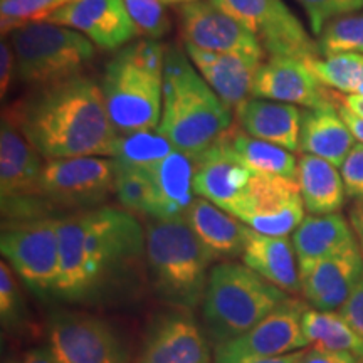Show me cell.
Returning <instances> with one entry per match:
<instances>
[{"label":"cell","mask_w":363,"mask_h":363,"mask_svg":"<svg viewBox=\"0 0 363 363\" xmlns=\"http://www.w3.org/2000/svg\"><path fill=\"white\" fill-rule=\"evenodd\" d=\"M44 160L113 157L120 133L108 116L101 88L88 76L40 86L4 108Z\"/></svg>","instance_id":"6da1fadb"},{"label":"cell","mask_w":363,"mask_h":363,"mask_svg":"<svg viewBox=\"0 0 363 363\" xmlns=\"http://www.w3.org/2000/svg\"><path fill=\"white\" fill-rule=\"evenodd\" d=\"M145 252V230L135 214L110 206L59 217L56 294L88 299Z\"/></svg>","instance_id":"7a4b0ae2"},{"label":"cell","mask_w":363,"mask_h":363,"mask_svg":"<svg viewBox=\"0 0 363 363\" xmlns=\"http://www.w3.org/2000/svg\"><path fill=\"white\" fill-rule=\"evenodd\" d=\"M230 108L195 71L187 52L177 45L165 48L163 106L157 131L175 150L194 160L214 147L233 126Z\"/></svg>","instance_id":"3957f363"},{"label":"cell","mask_w":363,"mask_h":363,"mask_svg":"<svg viewBox=\"0 0 363 363\" xmlns=\"http://www.w3.org/2000/svg\"><path fill=\"white\" fill-rule=\"evenodd\" d=\"M165 45L140 39L106 62L101 78L104 106L118 133L157 130L163 106Z\"/></svg>","instance_id":"277c9868"},{"label":"cell","mask_w":363,"mask_h":363,"mask_svg":"<svg viewBox=\"0 0 363 363\" xmlns=\"http://www.w3.org/2000/svg\"><path fill=\"white\" fill-rule=\"evenodd\" d=\"M145 256L153 288L162 299L187 310L201 305L214 256L185 217L150 222L145 230Z\"/></svg>","instance_id":"5b68a950"},{"label":"cell","mask_w":363,"mask_h":363,"mask_svg":"<svg viewBox=\"0 0 363 363\" xmlns=\"http://www.w3.org/2000/svg\"><path fill=\"white\" fill-rule=\"evenodd\" d=\"M288 293L246 264L222 262L211 269L202 301L203 323L217 343L240 337L276 310Z\"/></svg>","instance_id":"8992f818"},{"label":"cell","mask_w":363,"mask_h":363,"mask_svg":"<svg viewBox=\"0 0 363 363\" xmlns=\"http://www.w3.org/2000/svg\"><path fill=\"white\" fill-rule=\"evenodd\" d=\"M16 56V78L40 88L83 74L96 56L94 44L71 27L34 22L9 34Z\"/></svg>","instance_id":"52a82bcc"},{"label":"cell","mask_w":363,"mask_h":363,"mask_svg":"<svg viewBox=\"0 0 363 363\" xmlns=\"http://www.w3.org/2000/svg\"><path fill=\"white\" fill-rule=\"evenodd\" d=\"M115 158L76 157L45 160L39 195L54 211H89L115 195Z\"/></svg>","instance_id":"ba28073f"},{"label":"cell","mask_w":363,"mask_h":363,"mask_svg":"<svg viewBox=\"0 0 363 363\" xmlns=\"http://www.w3.org/2000/svg\"><path fill=\"white\" fill-rule=\"evenodd\" d=\"M0 252L35 293H56L59 281V217L4 222Z\"/></svg>","instance_id":"9c48e42d"},{"label":"cell","mask_w":363,"mask_h":363,"mask_svg":"<svg viewBox=\"0 0 363 363\" xmlns=\"http://www.w3.org/2000/svg\"><path fill=\"white\" fill-rule=\"evenodd\" d=\"M256 35L269 56L311 59L320 56L318 44L283 0H211Z\"/></svg>","instance_id":"30bf717a"},{"label":"cell","mask_w":363,"mask_h":363,"mask_svg":"<svg viewBox=\"0 0 363 363\" xmlns=\"http://www.w3.org/2000/svg\"><path fill=\"white\" fill-rule=\"evenodd\" d=\"M305 211L298 180L252 175L229 214L261 234L288 238L305 220Z\"/></svg>","instance_id":"8fae6325"},{"label":"cell","mask_w":363,"mask_h":363,"mask_svg":"<svg viewBox=\"0 0 363 363\" xmlns=\"http://www.w3.org/2000/svg\"><path fill=\"white\" fill-rule=\"evenodd\" d=\"M306 308L296 298H286L244 335L217 343L216 363H239L246 358L279 357L305 350L310 347L301 323Z\"/></svg>","instance_id":"7c38bea8"},{"label":"cell","mask_w":363,"mask_h":363,"mask_svg":"<svg viewBox=\"0 0 363 363\" xmlns=\"http://www.w3.org/2000/svg\"><path fill=\"white\" fill-rule=\"evenodd\" d=\"M59 363H128V353L106 321L86 313H59L49 328Z\"/></svg>","instance_id":"4fadbf2b"},{"label":"cell","mask_w":363,"mask_h":363,"mask_svg":"<svg viewBox=\"0 0 363 363\" xmlns=\"http://www.w3.org/2000/svg\"><path fill=\"white\" fill-rule=\"evenodd\" d=\"M179 17L185 44L214 52L246 54L259 59L266 56L256 35L211 0L182 4Z\"/></svg>","instance_id":"5bb4252c"},{"label":"cell","mask_w":363,"mask_h":363,"mask_svg":"<svg viewBox=\"0 0 363 363\" xmlns=\"http://www.w3.org/2000/svg\"><path fill=\"white\" fill-rule=\"evenodd\" d=\"M252 96L311 110L338 103L337 91L321 84L305 59L288 56H271L262 62L254 78Z\"/></svg>","instance_id":"9a60e30c"},{"label":"cell","mask_w":363,"mask_h":363,"mask_svg":"<svg viewBox=\"0 0 363 363\" xmlns=\"http://www.w3.org/2000/svg\"><path fill=\"white\" fill-rule=\"evenodd\" d=\"M43 22L79 30L103 51L125 48L138 35L125 0H71Z\"/></svg>","instance_id":"2e32d148"},{"label":"cell","mask_w":363,"mask_h":363,"mask_svg":"<svg viewBox=\"0 0 363 363\" xmlns=\"http://www.w3.org/2000/svg\"><path fill=\"white\" fill-rule=\"evenodd\" d=\"M362 278L363 254L358 244L326 259L299 267L301 294L311 308L323 311L340 310Z\"/></svg>","instance_id":"e0dca14e"},{"label":"cell","mask_w":363,"mask_h":363,"mask_svg":"<svg viewBox=\"0 0 363 363\" xmlns=\"http://www.w3.org/2000/svg\"><path fill=\"white\" fill-rule=\"evenodd\" d=\"M195 69L229 108H238L252 96V83L262 59L235 52H214L185 44Z\"/></svg>","instance_id":"ac0fdd59"},{"label":"cell","mask_w":363,"mask_h":363,"mask_svg":"<svg viewBox=\"0 0 363 363\" xmlns=\"http://www.w3.org/2000/svg\"><path fill=\"white\" fill-rule=\"evenodd\" d=\"M211 353L199 325L184 313L160 318L135 363H208Z\"/></svg>","instance_id":"d6986e66"},{"label":"cell","mask_w":363,"mask_h":363,"mask_svg":"<svg viewBox=\"0 0 363 363\" xmlns=\"http://www.w3.org/2000/svg\"><path fill=\"white\" fill-rule=\"evenodd\" d=\"M44 158L27 138L2 118L0 126V195L4 199L39 195Z\"/></svg>","instance_id":"ffe728a7"},{"label":"cell","mask_w":363,"mask_h":363,"mask_svg":"<svg viewBox=\"0 0 363 363\" xmlns=\"http://www.w3.org/2000/svg\"><path fill=\"white\" fill-rule=\"evenodd\" d=\"M235 118L240 128L254 138L274 143L289 152L299 150L301 111L294 104L249 98L235 108Z\"/></svg>","instance_id":"44dd1931"},{"label":"cell","mask_w":363,"mask_h":363,"mask_svg":"<svg viewBox=\"0 0 363 363\" xmlns=\"http://www.w3.org/2000/svg\"><path fill=\"white\" fill-rule=\"evenodd\" d=\"M240 257L249 269L257 272L267 283L278 286L284 293H301L298 257L288 238L261 234L249 227L246 246Z\"/></svg>","instance_id":"7402d4cb"},{"label":"cell","mask_w":363,"mask_h":363,"mask_svg":"<svg viewBox=\"0 0 363 363\" xmlns=\"http://www.w3.org/2000/svg\"><path fill=\"white\" fill-rule=\"evenodd\" d=\"M224 155L252 175L286 177L298 180V158L278 145L257 140L240 126H230L216 143Z\"/></svg>","instance_id":"603a6c76"},{"label":"cell","mask_w":363,"mask_h":363,"mask_svg":"<svg viewBox=\"0 0 363 363\" xmlns=\"http://www.w3.org/2000/svg\"><path fill=\"white\" fill-rule=\"evenodd\" d=\"M355 143V136L340 115L338 103L301 111L299 150L303 153L323 158L340 169Z\"/></svg>","instance_id":"cb8c5ba5"},{"label":"cell","mask_w":363,"mask_h":363,"mask_svg":"<svg viewBox=\"0 0 363 363\" xmlns=\"http://www.w3.org/2000/svg\"><path fill=\"white\" fill-rule=\"evenodd\" d=\"M252 174L229 160L214 145L195 158L194 194L229 212L246 190Z\"/></svg>","instance_id":"d4e9b609"},{"label":"cell","mask_w":363,"mask_h":363,"mask_svg":"<svg viewBox=\"0 0 363 363\" xmlns=\"http://www.w3.org/2000/svg\"><path fill=\"white\" fill-rule=\"evenodd\" d=\"M184 217L214 259L242 256L249 227L238 217L202 197L194 199Z\"/></svg>","instance_id":"484cf974"},{"label":"cell","mask_w":363,"mask_h":363,"mask_svg":"<svg viewBox=\"0 0 363 363\" xmlns=\"http://www.w3.org/2000/svg\"><path fill=\"white\" fill-rule=\"evenodd\" d=\"M143 170L155 189V219L184 217L194 202V158L174 150L163 160Z\"/></svg>","instance_id":"4316f807"},{"label":"cell","mask_w":363,"mask_h":363,"mask_svg":"<svg viewBox=\"0 0 363 363\" xmlns=\"http://www.w3.org/2000/svg\"><path fill=\"white\" fill-rule=\"evenodd\" d=\"M293 247L298 266H308L357 246L350 220L342 214L306 216L293 233Z\"/></svg>","instance_id":"83f0119b"},{"label":"cell","mask_w":363,"mask_h":363,"mask_svg":"<svg viewBox=\"0 0 363 363\" xmlns=\"http://www.w3.org/2000/svg\"><path fill=\"white\" fill-rule=\"evenodd\" d=\"M298 185L310 216L337 214L342 211L347 192L342 174L333 163L303 153L298 158Z\"/></svg>","instance_id":"f1b7e54d"},{"label":"cell","mask_w":363,"mask_h":363,"mask_svg":"<svg viewBox=\"0 0 363 363\" xmlns=\"http://www.w3.org/2000/svg\"><path fill=\"white\" fill-rule=\"evenodd\" d=\"M301 323L310 347L348 352L363 363V337L340 311L306 308Z\"/></svg>","instance_id":"f546056e"},{"label":"cell","mask_w":363,"mask_h":363,"mask_svg":"<svg viewBox=\"0 0 363 363\" xmlns=\"http://www.w3.org/2000/svg\"><path fill=\"white\" fill-rule=\"evenodd\" d=\"M305 62L321 84L338 93L357 94L363 84V54L340 52L311 57Z\"/></svg>","instance_id":"4dcf8cb0"},{"label":"cell","mask_w":363,"mask_h":363,"mask_svg":"<svg viewBox=\"0 0 363 363\" xmlns=\"http://www.w3.org/2000/svg\"><path fill=\"white\" fill-rule=\"evenodd\" d=\"M174 150V145L155 130L133 131V133H120L111 158H115L121 165L148 169L170 155Z\"/></svg>","instance_id":"1f68e13d"},{"label":"cell","mask_w":363,"mask_h":363,"mask_svg":"<svg viewBox=\"0 0 363 363\" xmlns=\"http://www.w3.org/2000/svg\"><path fill=\"white\" fill-rule=\"evenodd\" d=\"M116 162V160H115ZM115 195L125 211L131 214L148 216L155 219L157 197L152 180L147 172L136 167L118 163Z\"/></svg>","instance_id":"d6a6232c"},{"label":"cell","mask_w":363,"mask_h":363,"mask_svg":"<svg viewBox=\"0 0 363 363\" xmlns=\"http://www.w3.org/2000/svg\"><path fill=\"white\" fill-rule=\"evenodd\" d=\"M316 44L320 56L340 52L363 54V11L328 22L318 35Z\"/></svg>","instance_id":"836d02e7"},{"label":"cell","mask_w":363,"mask_h":363,"mask_svg":"<svg viewBox=\"0 0 363 363\" xmlns=\"http://www.w3.org/2000/svg\"><path fill=\"white\" fill-rule=\"evenodd\" d=\"M71 0H0L2 34H11L27 24L43 22Z\"/></svg>","instance_id":"e575fe53"},{"label":"cell","mask_w":363,"mask_h":363,"mask_svg":"<svg viewBox=\"0 0 363 363\" xmlns=\"http://www.w3.org/2000/svg\"><path fill=\"white\" fill-rule=\"evenodd\" d=\"M125 6L138 35L158 40L170 30L172 24L163 0H125Z\"/></svg>","instance_id":"d590c367"},{"label":"cell","mask_w":363,"mask_h":363,"mask_svg":"<svg viewBox=\"0 0 363 363\" xmlns=\"http://www.w3.org/2000/svg\"><path fill=\"white\" fill-rule=\"evenodd\" d=\"M306 12L313 35H320L328 22L358 11H363V0H296Z\"/></svg>","instance_id":"8d00e7d4"},{"label":"cell","mask_w":363,"mask_h":363,"mask_svg":"<svg viewBox=\"0 0 363 363\" xmlns=\"http://www.w3.org/2000/svg\"><path fill=\"white\" fill-rule=\"evenodd\" d=\"M13 272L6 259L0 262V318L4 326H12L21 320L22 298Z\"/></svg>","instance_id":"74e56055"},{"label":"cell","mask_w":363,"mask_h":363,"mask_svg":"<svg viewBox=\"0 0 363 363\" xmlns=\"http://www.w3.org/2000/svg\"><path fill=\"white\" fill-rule=\"evenodd\" d=\"M345 192L352 199H363V145L355 143L340 167Z\"/></svg>","instance_id":"f35d334b"},{"label":"cell","mask_w":363,"mask_h":363,"mask_svg":"<svg viewBox=\"0 0 363 363\" xmlns=\"http://www.w3.org/2000/svg\"><path fill=\"white\" fill-rule=\"evenodd\" d=\"M13 78H16V56H13L11 43L4 35L2 44H0V96L2 99L11 89Z\"/></svg>","instance_id":"ab89813d"},{"label":"cell","mask_w":363,"mask_h":363,"mask_svg":"<svg viewBox=\"0 0 363 363\" xmlns=\"http://www.w3.org/2000/svg\"><path fill=\"white\" fill-rule=\"evenodd\" d=\"M340 313L347 318L348 323L363 337V278L357 284V288L353 289L347 303L340 308Z\"/></svg>","instance_id":"60d3db41"},{"label":"cell","mask_w":363,"mask_h":363,"mask_svg":"<svg viewBox=\"0 0 363 363\" xmlns=\"http://www.w3.org/2000/svg\"><path fill=\"white\" fill-rule=\"evenodd\" d=\"M299 363H362L355 355L348 352L323 350V348L310 347L303 352Z\"/></svg>","instance_id":"b9f144b4"},{"label":"cell","mask_w":363,"mask_h":363,"mask_svg":"<svg viewBox=\"0 0 363 363\" xmlns=\"http://www.w3.org/2000/svg\"><path fill=\"white\" fill-rule=\"evenodd\" d=\"M337 96H338V91H337ZM338 111L340 115H342L345 123H347L348 128H350L352 135L355 136L357 142L363 145V116L348 110V108L340 101V98H338Z\"/></svg>","instance_id":"7bdbcfd3"},{"label":"cell","mask_w":363,"mask_h":363,"mask_svg":"<svg viewBox=\"0 0 363 363\" xmlns=\"http://www.w3.org/2000/svg\"><path fill=\"white\" fill-rule=\"evenodd\" d=\"M348 220H350L357 242L363 254V199H357V201L352 203L350 212H348Z\"/></svg>","instance_id":"ee69618b"},{"label":"cell","mask_w":363,"mask_h":363,"mask_svg":"<svg viewBox=\"0 0 363 363\" xmlns=\"http://www.w3.org/2000/svg\"><path fill=\"white\" fill-rule=\"evenodd\" d=\"M22 363H59L56 355H54L51 347H38L30 348L29 352L24 353Z\"/></svg>","instance_id":"f6af8a7d"},{"label":"cell","mask_w":363,"mask_h":363,"mask_svg":"<svg viewBox=\"0 0 363 363\" xmlns=\"http://www.w3.org/2000/svg\"><path fill=\"white\" fill-rule=\"evenodd\" d=\"M303 352L305 350L291 352V353H286V355H279V357L246 358V360H240L239 363H299V360H301V357H303Z\"/></svg>","instance_id":"bcb514c9"},{"label":"cell","mask_w":363,"mask_h":363,"mask_svg":"<svg viewBox=\"0 0 363 363\" xmlns=\"http://www.w3.org/2000/svg\"><path fill=\"white\" fill-rule=\"evenodd\" d=\"M338 98L348 110L363 116V96H360V94H347V96H343L342 93H338Z\"/></svg>","instance_id":"7dc6e473"},{"label":"cell","mask_w":363,"mask_h":363,"mask_svg":"<svg viewBox=\"0 0 363 363\" xmlns=\"http://www.w3.org/2000/svg\"><path fill=\"white\" fill-rule=\"evenodd\" d=\"M163 2L169 6V4H175V6H182V4H189V2H199V0H163Z\"/></svg>","instance_id":"c3c4849f"},{"label":"cell","mask_w":363,"mask_h":363,"mask_svg":"<svg viewBox=\"0 0 363 363\" xmlns=\"http://www.w3.org/2000/svg\"><path fill=\"white\" fill-rule=\"evenodd\" d=\"M357 94H360V96H363V84L360 86V88H358V91H357Z\"/></svg>","instance_id":"681fc988"},{"label":"cell","mask_w":363,"mask_h":363,"mask_svg":"<svg viewBox=\"0 0 363 363\" xmlns=\"http://www.w3.org/2000/svg\"><path fill=\"white\" fill-rule=\"evenodd\" d=\"M7 363H13V362H7Z\"/></svg>","instance_id":"f907efd6"}]
</instances>
